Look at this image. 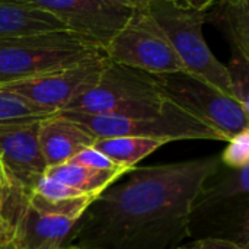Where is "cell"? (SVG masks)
<instances>
[{"mask_svg": "<svg viewBox=\"0 0 249 249\" xmlns=\"http://www.w3.org/2000/svg\"><path fill=\"white\" fill-rule=\"evenodd\" d=\"M50 31L67 29L36 4L22 0H0V38Z\"/></svg>", "mask_w": 249, "mask_h": 249, "instance_id": "obj_14", "label": "cell"}, {"mask_svg": "<svg viewBox=\"0 0 249 249\" xmlns=\"http://www.w3.org/2000/svg\"><path fill=\"white\" fill-rule=\"evenodd\" d=\"M74 123L86 128L95 139L105 137H144L163 143L181 140H214L228 142L223 134L203 121L197 120L168 99L166 107L158 114L123 117V115H98L74 111H58Z\"/></svg>", "mask_w": 249, "mask_h": 249, "instance_id": "obj_6", "label": "cell"}, {"mask_svg": "<svg viewBox=\"0 0 249 249\" xmlns=\"http://www.w3.org/2000/svg\"><path fill=\"white\" fill-rule=\"evenodd\" d=\"M182 3L191 6V7H196L198 10H207L209 7H212V4L216 1V0H181Z\"/></svg>", "mask_w": 249, "mask_h": 249, "instance_id": "obj_25", "label": "cell"}, {"mask_svg": "<svg viewBox=\"0 0 249 249\" xmlns=\"http://www.w3.org/2000/svg\"><path fill=\"white\" fill-rule=\"evenodd\" d=\"M0 249H15L12 244H4V245H0Z\"/></svg>", "mask_w": 249, "mask_h": 249, "instance_id": "obj_27", "label": "cell"}, {"mask_svg": "<svg viewBox=\"0 0 249 249\" xmlns=\"http://www.w3.org/2000/svg\"><path fill=\"white\" fill-rule=\"evenodd\" d=\"M219 158L133 168L101 193L71 231L79 249H174L191 236L193 203Z\"/></svg>", "mask_w": 249, "mask_h": 249, "instance_id": "obj_1", "label": "cell"}, {"mask_svg": "<svg viewBox=\"0 0 249 249\" xmlns=\"http://www.w3.org/2000/svg\"><path fill=\"white\" fill-rule=\"evenodd\" d=\"M128 171L130 169L101 171V169H92L71 162H66L47 168L44 174L83 194L99 196Z\"/></svg>", "mask_w": 249, "mask_h": 249, "instance_id": "obj_17", "label": "cell"}, {"mask_svg": "<svg viewBox=\"0 0 249 249\" xmlns=\"http://www.w3.org/2000/svg\"><path fill=\"white\" fill-rule=\"evenodd\" d=\"M39 121L0 123V162L29 190L47 169L36 140Z\"/></svg>", "mask_w": 249, "mask_h": 249, "instance_id": "obj_11", "label": "cell"}, {"mask_svg": "<svg viewBox=\"0 0 249 249\" xmlns=\"http://www.w3.org/2000/svg\"><path fill=\"white\" fill-rule=\"evenodd\" d=\"M55 112L39 108L22 96L0 88V123L7 121H35Z\"/></svg>", "mask_w": 249, "mask_h": 249, "instance_id": "obj_19", "label": "cell"}, {"mask_svg": "<svg viewBox=\"0 0 249 249\" xmlns=\"http://www.w3.org/2000/svg\"><path fill=\"white\" fill-rule=\"evenodd\" d=\"M147 9L168 36L184 70L233 98L228 67L214 57L203 35L206 12L181 0H152Z\"/></svg>", "mask_w": 249, "mask_h": 249, "instance_id": "obj_5", "label": "cell"}, {"mask_svg": "<svg viewBox=\"0 0 249 249\" xmlns=\"http://www.w3.org/2000/svg\"><path fill=\"white\" fill-rule=\"evenodd\" d=\"M32 191H35L36 194L48 198V200H69V198H77V197H83V196H89V194H83L48 175H42L38 178V181L35 182Z\"/></svg>", "mask_w": 249, "mask_h": 249, "instance_id": "obj_22", "label": "cell"}, {"mask_svg": "<svg viewBox=\"0 0 249 249\" xmlns=\"http://www.w3.org/2000/svg\"><path fill=\"white\" fill-rule=\"evenodd\" d=\"M107 55L99 51L71 66L19 80L1 86V89L22 96L39 108L58 112L98 82Z\"/></svg>", "mask_w": 249, "mask_h": 249, "instance_id": "obj_9", "label": "cell"}, {"mask_svg": "<svg viewBox=\"0 0 249 249\" xmlns=\"http://www.w3.org/2000/svg\"><path fill=\"white\" fill-rule=\"evenodd\" d=\"M31 191L0 162V245L13 241Z\"/></svg>", "mask_w": 249, "mask_h": 249, "instance_id": "obj_16", "label": "cell"}, {"mask_svg": "<svg viewBox=\"0 0 249 249\" xmlns=\"http://www.w3.org/2000/svg\"><path fill=\"white\" fill-rule=\"evenodd\" d=\"M102 51L114 63L153 76L184 70L168 36L147 7L136 9Z\"/></svg>", "mask_w": 249, "mask_h": 249, "instance_id": "obj_8", "label": "cell"}, {"mask_svg": "<svg viewBox=\"0 0 249 249\" xmlns=\"http://www.w3.org/2000/svg\"><path fill=\"white\" fill-rule=\"evenodd\" d=\"M222 152L220 163L231 169H241L249 166V130L233 136Z\"/></svg>", "mask_w": 249, "mask_h": 249, "instance_id": "obj_21", "label": "cell"}, {"mask_svg": "<svg viewBox=\"0 0 249 249\" xmlns=\"http://www.w3.org/2000/svg\"><path fill=\"white\" fill-rule=\"evenodd\" d=\"M114 1L123 3V4H125V6L131 7V9H146L152 0H114Z\"/></svg>", "mask_w": 249, "mask_h": 249, "instance_id": "obj_26", "label": "cell"}, {"mask_svg": "<svg viewBox=\"0 0 249 249\" xmlns=\"http://www.w3.org/2000/svg\"><path fill=\"white\" fill-rule=\"evenodd\" d=\"M163 144L166 143L155 139L120 136V137L96 139L92 147L101 152L102 155H105L115 165L127 169H133L140 160L152 155Z\"/></svg>", "mask_w": 249, "mask_h": 249, "instance_id": "obj_18", "label": "cell"}, {"mask_svg": "<svg viewBox=\"0 0 249 249\" xmlns=\"http://www.w3.org/2000/svg\"><path fill=\"white\" fill-rule=\"evenodd\" d=\"M233 98L249 111V60L232 57L226 64Z\"/></svg>", "mask_w": 249, "mask_h": 249, "instance_id": "obj_20", "label": "cell"}, {"mask_svg": "<svg viewBox=\"0 0 249 249\" xmlns=\"http://www.w3.org/2000/svg\"><path fill=\"white\" fill-rule=\"evenodd\" d=\"M210 22L226 36L232 57L249 60V0H216Z\"/></svg>", "mask_w": 249, "mask_h": 249, "instance_id": "obj_15", "label": "cell"}, {"mask_svg": "<svg viewBox=\"0 0 249 249\" xmlns=\"http://www.w3.org/2000/svg\"><path fill=\"white\" fill-rule=\"evenodd\" d=\"M36 140L47 168L66 163L79 152L93 146L95 137L80 124L55 112L38 123Z\"/></svg>", "mask_w": 249, "mask_h": 249, "instance_id": "obj_12", "label": "cell"}, {"mask_svg": "<svg viewBox=\"0 0 249 249\" xmlns=\"http://www.w3.org/2000/svg\"><path fill=\"white\" fill-rule=\"evenodd\" d=\"M168 104L153 74L118 64L107 57L98 82L66 109L98 115L137 117L160 112Z\"/></svg>", "mask_w": 249, "mask_h": 249, "instance_id": "obj_4", "label": "cell"}, {"mask_svg": "<svg viewBox=\"0 0 249 249\" xmlns=\"http://www.w3.org/2000/svg\"><path fill=\"white\" fill-rule=\"evenodd\" d=\"M76 223L77 220L48 214L28 204L10 244L15 249H60Z\"/></svg>", "mask_w": 249, "mask_h": 249, "instance_id": "obj_13", "label": "cell"}, {"mask_svg": "<svg viewBox=\"0 0 249 249\" xmlns=\"http://www.w3.org/2000/svg\"><path fill=\"white\" fill-rule=\"evenodd\" d=\"M60 249H79V248H76V247H63V248H60Z\"/></svg>", "mask_w": 249, "mask_h": 249, "instance_id": "obj_28", "label": "cell"}, {"mask_svg": "<svg viewBox=\"0 0 249 249\" xmlns=\"http://www.w3.org/2000/svg\"><path fill=\"white\" fill-rule=\"evenodd\" d=\"M69 162L80 165V166H86V168H92V169H101V171H115V169H127L123 166L115 165L114 162H111L105 155H102L101 152H98L96 149L86 147L82 152H79L76 156H73Z\"/></svg>", "mask_w": 249, "mask_h": 249, "instance_id": "obj_23", "label": "cell"}, {"mask_svg": "<svg viewBox=\"0 0 249 249\" xmlns=\"http://www.w3.org/2000/svg\"><path fill=\"white\" fill-rule=\"evenodd\" d=\"M220 238L248 247L249 166L231 169L220 163L200 188L191 209V235Z\"/></svg>", "mask_w": 249, "mask_h": 249, "instance_id": "obj_2", "label": "cell"}, {"mask_svg": "<svg viewBox=\"0 0 249 249\" xmlns=\"http://www.w3.org/2000/svg\"><path fill=\"white\" fill-rule=\"evenodd\" d=\"M99 51L95 42L71 31L0 38V88L71 66Z\"/></svg>", "mask_w": 249, "mask_h": 249, "instance_id": "obj_3", "label": "cell"}, {"mask_svg": "<svg viewBox=\"0 0 249 249\" xmlns=\"http://www.w3.org/2000/svg\"><path fill=\"white\" fill-rule=\"evenodd\" d=\"M155 79L165 98L217 130L228 142L248 130V109L203 79L185 70L156 74Z\"/></svg>", "mask_w": 249, "mask_h": 249, "instance_id": "obj_7", "label": "cell"}, {"mask_svg": "<svg viewBox=\"0 0 249 249\" xmlns=\"http://www.w3.org/2000/svg\"><path fill=\"white\" fill-rule=\"evenodd\" d=\"M36 4L60 23L104 50L136 9L114 0H22Z\"/></svg>", "mask_w": 249, "mask_h": 249, "instance_id": "obj_10", "label": "cell"}, {"mask_svg": "<svg viewBox=\"0 0 249 249\" xmlns=\"http://www.w3.org/2000/svg\"><path fill=\"white\" fill-rule=\"evenodd\" d=\"M174 249H248L238 242L229 241V239H220V238H198L196 241H191L188 244L179 245Z\"/></svg>", "mask_w": 249, "mask_h": 249, "instance_id": "obj_24", "label": "cell"}]
</instances>
